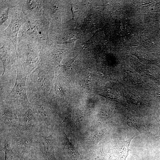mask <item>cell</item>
<instances>
[{
	"mask_svg": "<svg viewBox=\"0 0 160 160\" xmlns=\"http://www.w3.org/2000/svg\"><path fill=\"white\" fill-rule=\"evenodd\" d=\"M109 160H117L116 158V159H110Z\"/></svg>",
	"mask_w": 160,
	"mask_h": 160,
	"instance_id": "cell-23",
	"label": "cell"
},
{
	"mask_svg": "<svg viewBox=\"0 0 160 160\" xmlns=\"http://www.w3.org/2000/svg\"><path fill=\"white\" fill-rule=\"evenodd\" d=\"M9 7H8L6 9L1 13L0 16V23L1 25L5 22L8 17L9 12Z\"/></svg>",
	"mask_w": 160,
	"mask_h": 160,
	"instance_id": "cell-18",
	"label": "cell"
},
{
	"mask_svg": "<svg viewBox=\"0 0 160 160\" xmlns=\"http://www.w3.org/2000/svg\"><path fill=\"white\" fill-rule=\"evenodd\" d=\"M21 27L20 40H27L41 47L47 45L49 22L46 18L37 20L28 19Z\"/></svg>",
	"mask_w": 160,
	"mask_h": 160,
	"instance_id": "cell-4",
	"label": "cell"
},
{
	"mask_svg": "<svg viewBox=\"0 0 160 160\" xmlns=\"http://www.w3.org/2000/svg\"><path fill=\"white\" fill-rule=\"evenodd\" d=\"M26 93L31 107L45 123L47 132L55 125V118L53 108L47 96L26 84Z\"/></svg>",
	"mask_w": 160,
	"mask_h": 160,
	"instance_id": "cell-2",
	"label": "cell"
},
{
	"mask_svg": "<svg viewBox=\"0 0 160 160\" xmlns=\"http://www.w3.org/2000/svg\"><path fill=\"white\" fill-rule=\"evenodd\" d=\"M159 135L160 136V120L159 122Z\"/></svg>",
	"mask_w": 160,
	"mask_h": 160,
	"instance_id": "cell-22",
	"label": "cell"
},
{
	"mask_svg": "<svg viewBox=\"0 0 160 160\" xmlns=\"http://www.w3.org/2000/svg\"><path fill=\"white\" fill-rule=\"evenodd\" d=\"M43 1L27 0L23 1L22 9L27 17L34 20L43 19Z\"/></svg>",
	"mask_w": 160,
	"mask_h": 160,
	"instance_id": "cell-13",
	"label": "cell"
},
{
	"mask_svg": "<svg viewBox=\"0 0 160 160\" xmlns=\"http://www.w3.org/2000/svg\"><path fill=\"white\" fill-rule=\"evenodd\" d=\"M107 130L106 128H104L95 132L89 137L87 142L92 144H97L105 137L107 132Z\"/></svg>",
	"mask_w": 160,
	"mask_h": 160,
	"instance_id": "cell-16",
	"label": "cell"
},
{
	"mask_svg": "<svg viewBox=\"0 0 160 160\" xmlns=\"http://www.w3.org/2000/svg\"><path fill=\"white\" fill-rule=\"evenodd\" d=\"M53 74L52 67L40 63L28 76L26 83L47 96L53 83Z\"/></svg>",
	"mask_w": 160,
	"mask_h": 160,
	"instance_id": "cell-6",
	"label": "cell"
},
{
	"mask_svg": "<svg viewBox=\"0 0 160 160\" xmlns=\"http://www.w3.org/2000/svg\"><path fill=\"white\" fill-rule=\"evenodd\" d=\"M106 156L101 151L95 153L92 156L91 160H105Z\"/></svg>",
	"mask_w": 160,
	"mask_h": 160,
	"instance_id": "cell-19",
	"label": "cell"
},
{
	"mask_svg": "<svg viewBox=\"0 0 160 160\" xmlns=\"http://www.w3.org/2000/svg\"><path fill=\"white\" fill-rule=\"evenodd\" d=\"M17 75L13 87L10 92L0 98L16 109L21 114L31 107L26 90L28 75L18 65H16Z\"/></svg>",
	"mask_w": 160,
	"mask_h": 160,
	"instance_id": "cell-1",
	"label": "cell"
},
{
	"mask_svg": "<svg viewBox=\"0 0 160 160\" xmlns=\"http://www.w3.org/2000/svg\"><path fill=\"white\" fill-rule=\"evenodd\" d=\"M106 109H103L100 114V121H102L108 118L111 114V111H107Z\"/></svg>",
	"mask_w": 160,
	"mask_h": 160,
	"instance_id": "cell-20",
	"label": "cell"
},
{
	"mask_svg": "<svg viewBox=\"0 0 160 160\" xmlns=\"http://www.w3.org/2000/svg\"><path fill=\"white\" fill-rule=\"evenodd\" d=\"M0 133L8 138L13 152L18 157L32 153L33 135L18 129L1 132Z\"/></svg>",
	"mask_w": 160,
	"mask_h": 160,
	"instance_id": "cell-7",
	"label": "cell"
},
{
	"mask_svg": "<svg viewBox=\"0 0 160 160\" xmlns=\"http://www.w3.org/2000/svg\"><path fill=\"white\" fill-rule=\"evenodd\" d=\"M3 136L4 138V144L1 151H3L5 153L4 160H18L19 157L13 152L9 140L6 137Z\"/></svg>",
	"mask_w": 160,
	"mask_h": 160,
	"instance_id": "cell-15",
	"label": "cell"
},
{
	"mask_svg": "<svg viewBox=\"0 0 160 160\" xmlns=\"http://www.w3.org/2000/svg\"><path fill=\"white\" fill-rule=\"evenodd\" d=\"M55 142L54 129L49 136L36 134L33 137L32 152L39 153L44 160H57L54 154Z\"/></svg>",
	"mask_w": 160,
	"mask_h": 160,
	"instance_id": "cell-9",
	"label": "cell"
},
{
	"mask_svg": "<svg viewBox=\"0 0 160 160\" xmlns=\"http://www.w3.org/2000/svg\"><path fill=\"white\" fill-rule=\"evenodd\" d=\"M28 160H38L35 154L32 152L29 156Z\"/></svg>",
	"mask_w": 160,
	"mask_h": 160,
	"instance_id": "cell-21",
	"label": "cell"
},
{
	"mask_svg": "<svg viewBox=\"0 0 160 160\" xmlns=\"http://www.w3.org/2000/svg\"><path fill=\"white\" fill-rule=\"evenodd\" d=\"M33 136L42 135L46 131V125L43 120L34 112L31 107L21 115L20 122L18 129Z\"/></svg>",
	"mask_w": 160,
	"mask_h": 160,
	"instance_id": "cell-8",
	"label": "cell"
},
{
	"mask_svg": "<svg viewBox=\"0 0 160 160\" xmlns=\"http://www.w3.org/2000/svg\"><path fill=\"white\" fill-rule=\"evenodd\" d=\"M0 132L18 129L21 114L14 108L0 100Z\"/></svg>",
	"mask_w": 160,
	"mask_h": 160,
	"instance_id": "cell-10",
	"label": "cell"
},
{
	"mask_svg": "<svg viewBox=\"0 0 160 160\" xmlns=\"http://www.w3.org/2000/svg\"><path fill=\"white\" fill-rule=\"evenodd\" d=\"M19 8L14 12L10 23L4 32V36L12 43L16 51L18 34L20 27L28 19L22 9Z\"/></svg>",
	"mask_w": 160,
	"mask_h": 160,
	"instance_id": "cell-11",
	"label": "cell"
},
{
	"mask_svg": "<svg viewBox=\"0 0 160 160\" xmlns=\"http://www.w3.org/2000/svg\"><path fill=\"white\" fill-rule=\"evenodd\" d=\"M17 44V64L28 76L41 62V47L25 40H20Z\"/></svg>",
	"mask_w": 160,
	"mask_h": 160,
	"instance_id": "cell-3",
	"label": "cell"
},
{
	"mask_svg": "<svg viewBox=\"0 0 160 160\" xmlns=\"http://www.w3.org/2000/svg\"><path fill=\"white\" fill-rule=\"evenodd\" d=\"M137 41H138V40H137Z\"/></svg>",
	"mask_w": 160,
	"mask_h": 160,
	"instance_id": "cell-24",
	"label": "cell"
},
{
	"mask_svg": "<svg viewBox=\"0 0 160 160\" xmlns=\"http://www.w3.org/2000/svg\"><path fill=\"white\" fill-rule=\"evenodd\" d=\"M135 135L123 137L119 141L114 153L117 160H126L128 155L129 151H130L129 145L132 139L136 136Z\"/></svg>",
	"mask_w": 160,
	"mask_h": 160,
	"instance_id": "cell-14",
	"label": "cell"
},
{
	"mask_svg": "<svg viewBox=\"0 0 160 160\" xmlns=\"http://www.w3.org/2000/svg\"><path fill=\"white\" fill-rule=\"evenodd\" d=\"M146 123L142 119L136 118H131L127 121V124L128 126L139 131L147 127Z\"/></svg>",
	"mask_w": 160,
	"mask_h": 160,
	"instance_id": "cell-17",
	"label": "cell"
},
{
	"mask_svg": "<svg viewBox=\"0 0 160 160\" xmlns=\"http://www.w3.org/2000/svg\"><path fill=\"white\" fill-rule=\"evenodd\" d=\"M59 138L58 147L67 160H82L81 155L70 142L64 128L60 124L57 129Z\"/></svg>",
	"mask_w": 160,
	"mask_h": 160,
	"instance_id": "cell-12",
	"label": "cell"
},
{
	"mask_svg": "<svg viewBox=\"0 0 160 160\" xmlns=\"http://www.w3.org/2000/svg\"><path fill=\"white\" fill-rule=\"evenodd\" d=\"M6 41L0 48V58L3 65V71L0 76V87H10L13 80L17 75V69L12 68L17 59V52L12 43Z\"/></svg>",
	"mask_w": 160,
	"mask_h": 160,
	"instance_id": "cell-5",
	"label": "cell"
}]
</instances>
